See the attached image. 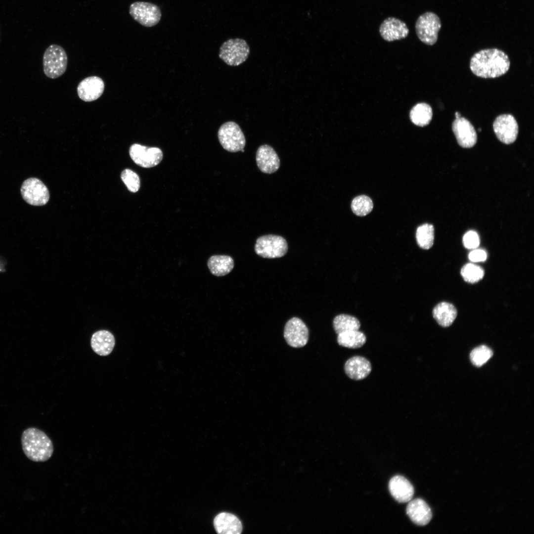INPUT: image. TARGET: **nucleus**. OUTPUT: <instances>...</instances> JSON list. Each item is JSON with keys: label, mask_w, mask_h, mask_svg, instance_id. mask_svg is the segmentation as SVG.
<instances>
[{"label": "nucleus", "mask_w": 534, "mask_h": 534, "mask_svg": "<svg viewBox=\"0 0 534 534\" xmlns=\"http://www.w3.org/2000/svg\"><path fill=\"white\" fill-rule=\"evenodd\" d=\"M129 154L136 165L145 168L158 165L163 157V152L159 148L150 147L137 143L130 146Z\"/></svg>", "instance_id": "9d476101"}, {"label": "nucleus", "mask_w": 534, "mask_h": 534, "mask_svg": "<svg viewBox=\"0 0 534 534\" xmlns=\"http://www.w3.org/2000/svg\"><path fill=\"white\" fill-rule=\"evenodd\" d=\"M487 255L485 251L482 249H474L468 255L469 259L473 262H484L487 259Z\"/></svg>", "instance_id": "473e14b6"}, {"label": "nucleus", "mask_w": 534, "mask_h": 534, "mask_svg": "<svg viewBox=\"0 0 534 534\" xmlns=\"http://www.w3.org/2000/svg\"><path fill=\"white\" fill-rule=\"evenodd\" d=\"M129 13L135 21L146 27L157 25L162 16L161 10L157 5L144 1H135L131 4Z\"/></svg>", "instance_id": "1a4fd4ad"}, {"label": "nucleus", "mask_w": 534, "mask_h": 534, "mask_svg": "<svg viewBox=\"0 0 534 534\" xmlns=\"http://www.w3.org/2000/svg\"><path fill=\"white\" fill-rule=\"evenodd\" d=\"M103 80L96 76L87 77L82 80L77 87V93L79 98L85 102H91L97 100L102 94L104 90Z\"/></svg>", "instance_id": "2eb2a0df"}, {"label": "nucleus", "mask_w": 534, "mask_h": 534, "mask_svg": "<svg viewBox=\"0 0 534 534\" xmlns=\"http://www.w3.org/2000/svg\"><path fill=\"white\" fill-rule=\"evenodd\" d=\"M256 162L260 171L266 174H272L280 167V160L274 149L267 144L260 146L257 150Z\"/></svg>", "instance_id": "dca6fc26"}, {"label": "nucleus", "mask_w": 534, "mask_h": 534, "mask_svg": "<svg viewBox=\"0 0 534 534\" xmlns=\"http://www.w3.org/2000/svg\"><path fill=\"white\" fill-rule=\"evenodd\" d=\"M249 53V46L244 40L230 39L222 44L219 56L227 65L237 66L246 60Z\"/></svg>", "instance_id": "20e7f679"}, {"label": "nucleus", "mask_w": 534, "mask_h": 534, "mask_svg": "<svg viewBox=\"0 0 534 534\" xmlns=\"http://www.w3.org/2000/svg\"><path fill=\"white\" fill-rule=\"evenodd\" d=\"M433 111L431 106L426 103H419L414 105L409 113L411 121L419 127L427 126L431 121Z\"/></svg>", "instance_id": "b1692460"}, {"label": "nucleus", "mask_w": 534, "mask_h": 534, "mask_svg": "<svg viewBox=\"0 0 534 534\" xmlns=\"http://www.w3.org/2000/svg\"><path fill=\"white\" fill-rule=\"evenodd\" d=\"M337 343L340 346L350 349L363 346L366 341L365 334L359 330L345 331L337 334Z\"/></svg>", "instance_id": "393cba45"}, {"label": "nucleus", "mask_w": 534, "mask_h": 534, "mask_svg": "<svg viewBox=\"0 0 534 534\" xmlns=\"http://www.w3.org/2000/svg\"><path fill=\"white\" fill-rule=\"evenodd\" d=\"M460 273L466 282L475 283L483 278L485 272L482 267L473 264L468 263L462 267Z\"/></svg>", "instance_id": "c85d7f7f"}, {"label": "nucleus", "mask_w": 534, "mask_h": 534, "mask_svg": "<svg viewBox=\"0 0 534 534\" xmlns=\"http://www.w3.org/2000/svg\"><path fill=\"white\" fill-rule=\"evenodd\" d=\"M389 490L392 496L399 502H409L414 494V488L410 482L402 476L397 475L389 481Z\"/></svg>", "instance_id": "a211bd4d"}, {"label": "nucleus", "mask_w": 534, "mask_h": 534, "mask_svg": "<svg viewBox=\"0 0 534 534\" xmlns=\"http://www.w3.org/2000/svg\"><path fill=\"white\" fill-rule=\"evenodd\" d=\"M409 29L405 22L394 17L386 18L379 27V33L386 41L393 42L407 37Z\"/></svg>", "instance_id": "4468645a"}, {"label": "nucleus", "mask_w": 534, "mask_h": 534, "mask_svg": "<svg viewBox=\"0 0 534 534\" xmlns=\"http://www.w3.org/2000/svg\"><path fill=\"white\" fill-rule=\"evenodd\" d=\"M371 369L370 362L365 357L359 356L349 358L344 365L345 373L350 378L355 380L365 378L370 373Z\"/></svg>", "instance_id": "f3484780"}, {"label": "nucleus", "mask_w": 534, "mask_h": 534, "mask_svg": "<svg viewBox=\"0 0 534 534\" xmlns=\"http://www.w3.org/2000/svg\"><path fill=\"white\" fill-rule=\"evenodd\" d=\"M214 526L217 533L220 534H239L242 531L240 520L234 515L222 512L214 520Z\"/></svg>", "instance_id": "aec40b11"}, {"label": "nucleus", "mask_w": 534, "mask_h": 534, "mask_svg": "<svg viewBox=\"0 0 534 534\" xmlns=\"http://www.w3.org/2000/svg\"><path fill=\"white\" fill-rule=\"evenodd\" d=\"M452 130L458 144L462 147L470 148L477 141V135L471 122L464 117L455 118L452 123Z\"/></svg>", "instance_id": "ddd939ff"}, {"label": "nucleus", "mask_w": 534, "mask_h": 534, "mask_svg": "<svg viewBox=\"0 0 534 534\" xmlns=\"http://www.w3.org/2000/svg\"><path fill=\"white\" fill-rule=\"evenodd\" d=\"M21 444L24 454L33 461H46L53 452L50 439L45 433L36 428H29L24 431Z\"/></svg>", "instance_id": "f03ea898"}, {"label": "nucleus", "mask_w": 534, "mask_h": 534, "mask_svg": "<svg viewBox=\"0 0 534 534\" xmlns=\"http://www.w3.org/2000/svg\"><path fill=\"white\" fill-rule=\"evenodd\" d=\"M208 267L213 275L222 276L229 273L234 267L233 259L227 255H214L209 258Z\"/></svg>", "instance_id": "5701e85b"}, {"label": "nucleus", "mask_w": 534, "mask_h": 534, "mask_svg": "<svg viewBox=\"0 0 534 534\" xmlns=\"http://www.w3.org/2000/svg\"><path fill=\"white\" fill-rule=\"evenodd\" d=\"M416 239L418 245L423 249L431 248L434 241V227L429 223H424L419 226L416 231Z\"/></svg>", "instance_id": "bb28decb"}, {"label": "nucleus", "mask_w": 534, "mask_h": 534, "mask_svg": "<svg viewBox=\"0 0 534 534\" xmlns=\"http://www.w3.org/2000/svg\"><path fill=\"white\" fill-rule=\"evenodd\" d=\"M20 192L24 200L32 206L44 205L49 199L48 188L42 180L36 178L25 179L22 184Z\"/></svg>", "instance_id": "6e6552de"}, {"label": "nucleus", "mask_w": 534, "mask_h": 534, "mask_svg": "<svg viewBox=\"0 0 534 534\" xmlns=\"http://www.w3.org/2000/svg\"><path fill=\"white\" fill-rule=\"evenodd\" d=\"M406 512L410 520L419 526H425L428 524L432 516L430 508L421 498L410 500L407 505Z\"/></svg>", "instance_id": "6ab92c4d"}, {"label": "nucleus", "mask_w": 534, "mask_h": 534, "mask_svg": "<svg viewBox=\"0 0 534 534\" xmlns=\"http://www.w3.org/2000/svg\"><path fill=\"white\" fill-rule=\"evenodd\" d=\"M333 326L337 334L345 331L359 330L360 323L356 317L346 314H340L334 318Z\"/></svg>", "instance_id": "a878e982"}, {"label": "nucleus", "mask_w": 534, "mask_h": 534, "mask_svg": "<svg viewBox=\"0 0 534 534\" xmlns=\"http://www.w3.org/2000/svg\"><path fill=\"white\" fill-rule=\"evenodd\" d=\"M67 62V55L64 49L58 44H50L44 53V72L49 78H58L65 72Z\"/></svg>", "instance_id": "7ed1b4c3"}, {"label": "nucleus", "mask_w": 534, "mask_h": 534, "mask_svg": "<svg viewBox=\"0 0 534 534\" xmlns=\"http://www.w3.org/2000/svg\"><path fill=\"white\" fill-rule=\"evenodd\" d=\"M492 355V351L489 347L481 345L471 351L470 357L473 364L480 367L486 363Z\"/></svg>", "instance_id": "c756f323"}, {"label": "nucleus", "mask_w": 534, "mask_h": 534, "mask_svg": "<svg viewBox=\"0 0 534 534\" xmlns=\"http://www.w3.org/2000/svg\"><path fill=\"white\" fill-rule=\"evenodd\" d=\"M121 178L130 191L135 193L139 189V177L133 171L129 169H125L121 173Z\"/></svg>", "instance_id": "7c9ffc66"}, {"label": "nucleus", "mask_w": 534, "mask_h": 534, "mask_svg": "<svg viewBox=\"0 0 534 534\" xmlns=\"http://www.w3.org/2000/svg\"><path fill=\"white\" fill-rule=\"evenodd\" d=\"M493 129L498 140L506 144L514 142L519 132L517 122L511 114L498 116L493 122Z\"/></svg>", "instance_id": "9b49d317"}, {"label": "nucleus", "mask_w": 534, "mask_h": 534, "mask_svg": "<svg viewBox=\"0 0 534 534\" xmlns=\"http://www.w3.org/2000/svg\"><path fill=\"white\" fill-rule=\"evenodd\" d=\"M480 238L478 233L474 230L467 231L463 237L464 246L468 249H475L480 244Z\"/></svg>", "instance_id": "2f4dec72"}, {"label": "nucleus", "mask_w": 534, "mask_h": 534, "mask_svg": "<svg viewBox=\"0 0 534 534\" xmlns=\"http://www.w3.org/2000/svg\"><path fill=\"white\" fill-rule=\"evenodd\" d=\"M455 118H459L461 117V114L459 112H456L455 113Z\"/></svg>", "instance_id": "72a5a7b5"}, {"label": "nucleus", "mask_w": 534, "mask_h": 534, "mask_svg": "<svg viewBox=\"0 0 534 534\" xmlns=\"http://www.w3.org/2000/svg\"><path fill=\"white\" fill-rule=\"evenodd\" d=\"M288 251L286 240L282 236L268 234L259 237L255 245L256 254L264 258L282 257Z\"/></svg>", "instance_id": "0eeeda50"}, {"label": "nucleus", "mask_w": 534, "mask_h": 534, "mask_svg": "<svg viewBox=\"0 0 534 534\" xmlns=\"http://www.w3.org/2000/svg\"><path fill=\"white\" fill-rule=\"evenodd\" d=\"M351 209L356 216L363 217L369 214L373 208V203L371 198L365 195H361L355 197L351 203Z\"/></svg>", "instance_id": "cd10ccee"}, {"label": "nucleus", "mask_w": 534, "mask_h": 534, "mask_svg": "<svg viewBox=\"0 0 534 534\" xmlns=\"http://www.w3.org/2000/svg\"><path fill=\"white\" fill-rule=\"evenodd\" d=\"M284 337L291 347H303L308 343L309 330L301 319L294 317L290 319L285 325Z\"/></svg>", "instance_id": "f8f14e48"}, {"label": "nucleus", "mask_w": 534, "mask_h": 534, "mask_svg": "<svg viewBox=\"0 0 534 534\" xmlns=\"http://www.w3.org/2000/svg\"><path fill=\"white\" fill-rule=\"evenodd\" d=\"M433 316L438 323L444 327L452 324L457 314L455 307L447 302H441L433 310Z\"/></svg>", "instance_id": "4be33fe9"}, {"label": "nucleus", "mask_w": 534, "mask_h": 534, "mask_svg": "<svg viewBox=\"0 0 534 534\" xmlns=\"http://www.w3.org/2000/svg\"><path fill=\"white\" fill-rule=\"evenodd\" d=\"M442 23L439 17L431 11L426 12L417 18L415 25L416 34L424 44L432 45L436 43Z\"/></svg>", "instance_id": "39448f33"}, {"label": "nucleus", "mask_w": 534, "mask_h": 534, "mask_svg": "<svg viewBox=\"0 0 534 534\" xmlns=\"http://www.w3.org/2000/svg\"><path fill=\"white\" fill-rule=\"evenodd\" d=\"M218 136L222 146L230 152L241 151L246 144L243 132L239 126L233 121L222 124L218 130Z\"/></svg>", "instance_id": "423d86ee"}, {"label": "nucleus", "mask_w": 534, "mask_h": 534, "mask_svg": "<svg viewBox=\"0 0 534 534\" xmlns=\"http://www.w3.org/2000/svg\"><path fill=\"white\" fill-rule=\"evenodd\" d=\"M92 350L100 356H107L112 352L115 344L113 335L108 331L101 330L94 333L90 340Z\"/></svg>", "instance_id": "412c9836"}, {"label": "nucleus", "mask_w": 534, "mask_h": 534, "mask_svg": "<svg viewBox=\"0 0 534 534\" xmlns=\"http://www.w3.org/2000/svg\"><path fill=\"white\" fill-rule=\"evenodd\" d=\"M510 62L508 55L498 48H487L475 53L471 57L470 68L476 76L495 78L507 73Z\"/></svg>", "instance_id": "f257e3e1"}]
</instances>
